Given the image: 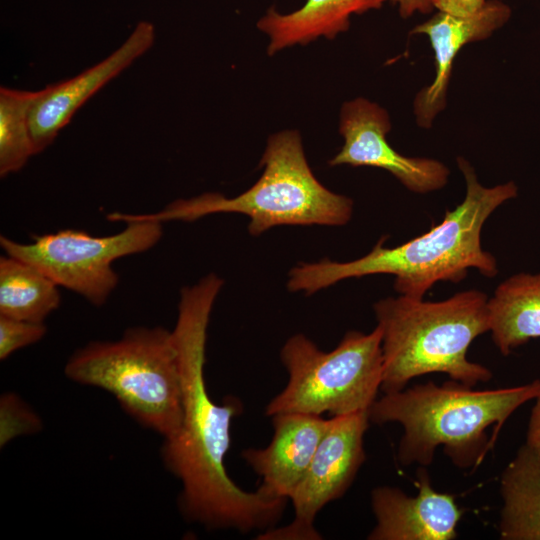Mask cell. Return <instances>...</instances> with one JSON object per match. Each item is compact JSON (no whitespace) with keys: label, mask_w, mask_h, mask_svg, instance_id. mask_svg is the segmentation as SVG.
Returning <instances> with one entry per match:
<instances>
[{"label":"cell","mask_w":540,"mask_h":540,"mask_svg":"<svg viewBox=\"0 0 540 540\" xmlns=\"http://www.w3.org/2000/svg\"><path fill=\"white\" fill-rule=\"evenodd\" d=\"M223 279L214 273L183 287L173 340L182 378V421L177 434L163 439L161 457L180 484L182 516L208 530L265 532L280 521L288 499L246 491L228 475L225 456L231 425L243 406L235 397L221 404L209 395L205 381L207 329Z\"/></svg>","instance_id":"6da1fadb"},{"label":"cell","mask_w":540,"mask_h":540,"mask_svg":"<svg viewBox=\"0 0 540 540\" xmlns=\"http://www.w3.org/2000/svg\"><path fill=\"white\" fill-rule=\"evenodd\" d=\"M457 164L466 195L455 209L446 211L440 224L395 247H386L381 238L369 253L353 261L299 263L289 272L288 289L312 295L345 279L389 274L395 277L399 295L422 299L435 283L459 282L471 268L494 277L497 261L482 248V228L501 204L517 196L518 187L513 181L485 187L465 158L458 157Z\"/></svg>","instance_id":"7a4b0ae2"},{"label":"cell","mask_w":540,"mask_h":540,"mask_svg":"<svg viewBox=\"0 0 540 540\" xmlns=\"http://www.w3.org/2000/svg\"><path fill=\"white\" fill-rule=\"evenodd\" d=\"M540 392V380L494 390H473L455 380L414 385L384 393L368 410L369 421L399 423L404 430L398 460L404 466L430 465L436 448L459 468L477 467L493 447L486 431L498 434L505 421Z\"/></svg>","instance_id":"3957f363"},{"label":"cell","mask_w":540,"mask_h":540,"mask_svg":"<svg viewBox=\"0 0 540 540\" xmlns=\"http://www.w3.org/2000/svg\"><path fill=\"white\" fill-rule=\"evenodd\" d=\"M488 299L481 291L467 290L436 302L404 295L376 302L381 391H401L411 379L435 372L469 387L489 381L491 371L467 358L473 340L490 329Z\"/></svg>","instance_id":"277c9868"},{"label":"cell","mask_w":540,"mask_h":540,"mask_svg":"<svg viewBox=\"0 0 540 540\" xmlns=\"http://www.w3.org/2000/svg\"><path fill=\"white\" fill-rule=\"evenodd\" d=\"M260 164V178L238 196L204 193L177 199L151 214L113 212L111 222L152 220L193 222L217 213H238L249 217L248 231L258 236L281 225L341 226L349 222L353 201L332 192L314 176L295 130L275 133L268 139Z\"/></svg>","instance_id":"5b68a950"},{"label":"cell","mask_w":540,"mask_h":540,"mask_svg":"<svg viewBox=\"0 0 540 540\" xmlns=\"http://www.w3.org/2000/svg\"><path fill=\"white\" fill-rule=\"evenodd\" d=\"M64 372L75 383L113 395L131 418L163 439L179 431L182 378L172 331L137 326L116 341L90 342L70 356Z\"/></svg>","instance_id":"8992f818"},{"label":"cell","mask_w":540,"mask_h":540,"mask_svg":"<svg viewBox=\"0 0 540 540\" xmlns=\"http://www.w3.org/2000/svg\"><path fill=\"white\" fill-rule=\"evenodd\" d=\"M288 373L286 386L265 407L278 413L331 417L367 412L381 390V330L347 332L330 351L321 350L304 334L291 336L280 351Z\"/></svg>","instance_id":"52a82bcc"},{"label":"cell","mask_w":540,"mask_h":540,"mask_svg":"<svg viewBox=\"0 0 540 540\" xmlns=\"http://www.w3.org/2000/svg\"><path fill=\"white\" fill-rule=\"evenodd\" d=\"M125 224V229L109 236L64 229L36 236L28 244L1 236L0 245L7 255L33 265L58 286L101 306L118 285L113 261L147 251L162 237L159 221L133 220Z\"/></svg>","instance_id":"ba28073f"},{"label":"cell","mask_w":540,"mask_h":540,"mask_svg":"<svg viewBox=\"0 0 540 540\" xmlns=\"http://www.w3.org/2000/svg\"><path fill=\"white\" fill-rule=\"evenodd\" d=\"M368 413L332 417L314 457L289 500L291 522L259 533V540H320L314 522L321 509L344 495L366 459L364 435Z\"/></svg>","instance_id":"9c48e42d"},{"label":"cell","mask_w":540,"mask_h":540,"mask_svg":"<svg viewBox=\"0 0 540 540\" xmlns=\"http://www.w3.org/2000/svg\"><path fill=\"white\" fill-rule=\"evenodd\" d=\"M390 130V116L377 103L361 97L346 101L339 121L344 144L329 165L381 168L416 193L443 188L448 182L449 168L436 159L400 154L386 138Z\"/></svg>","instance_id":"30bf717a"},{"label":"cell","mask_w":540,"mask_h":540,"mask_svg":"<svg viewBox=\"0 0 540 540\" xmlns=\"http://www.w3.org/2000/svg\"><path fill=\"white\" fill-rule=\"evenodd\" d=\"M154 40V25L140 21L128 38L105 59L72 78L39 90L30 112V128L36 153L47 148L76 111L100 88L148 51Z\"/></svg>","instance_id":"8fae6325"},{"label":"cell","mask_w":540,"mask_h":540,"mask_svg":"<svg viewBox=\"0 0 540 540\" xmlns=\"http://www.w3.org/2000/svg\"><path fill=\"white\" fill-rule=\"evenodd\" d=\"M512 14L500 0H486L476 12L454 16L438 11L426 22L415 26L412 34L426 35L434 51L435 77L415 96L413 112L416 123L430 128L436 116L446 107L453 62L467 44L489 38L503 27Z\"/></svg>","instance_id":"7c38bea8"},{"label":"cell","mask_w":540,"mask_h":540,"mask_svg":"<svg viewBox=\"0 0 540 540\" xmlns=\"http://www.w3.org/2000/svg\"><path fill=\"white\" fill-rule=\"evenodd\" d=\"M418 494L379 486L371 492L376 524L369 540H452L462 511L454 495L437 492L424 466L417 472Z\"/></svg>","instance_id":"4fadbf2b"},{"label":"cell","mask_w":540,"mask_h":540,"mask_svg":"<svg viewBox=\"0 0 540 540\" xmlns=\"http://www.w3.org/2000/svg\"><path fill=\"white\" fill-rule=\"evenodd\" d=\"M271 419L270 443L263 448H246L241 456L261 478L259 491L271 498L289 500L328 431L332 417L286 412L275 414Z\"/></svg>","instance_id":"5bb4252c"},{"label":"cell","mask_w":540,"mask_h":540,"mask_svg":"<svg viewBox=\"0 0 540 540\" xmlns=\"http://www.w3.org/2000/svg\"><path fill=\"white\" fill-rule=\"evenodd\" d=\"M392 0H306L297 10L280 13L274 7L258 20L257 28L269 39V55L320 37L333 39L350 27L352 15L379 9Z\"/></svg>","instance_id":"9a60e30c"},{"label":"cell","mask_w":540,"mask_h":540,"mask_svg":"<svg viewBox=\"0 0 540 540\" xmlns=\"http://www.w3.org/2000/svg\"><path fill=\"white\" fill-rule=\"evenodd\" d=\"M503 540H540V450L523 444L501 474Z\"/></svg>","instance_id":"2e32d148"},{"label":"cell","mask_w":540,"mask_h":540,"mask_svg":"<svg viewBox=\"0 0 540 540\" xmlns=\"http://www.w3.org/2000/svg\"><path fill=\"white\" fill-rule=\"evenodd\" d=\"M489 331L501 354L540 338V272L518 273L488 299Z\"/></svg>","instance_id":"e0dca14e"},{"label":"cell","mask_w":540,"mask_h":540,"mask_svg":"<svg viewBox=\"0 0 540 540\" xmlns=\"http://www.w3.org/2000/svg\"><path fill=\"white\" fill-rule=\"evenodd\" d=\"M61 302L58 285L33 265L0 258V315L43 323Z\"/></svg>","instance_id":"ac0fdd59"},{"label":"cell","mask_w":540,"mask_h":540,"mask_svg":"<svg viewBox=\"0 0 540 540\" xmlns=\"http://www.w3.org/2000/svg\"><path fill=\"white\" fill-rule=\"evenodd\" d=\"M38 91L0 88V176L19 171L36 153L30 112Z\"/></svg>","instance_id":"d6986e66"},{"label":"cell","mask_w":540,"mask_h":540,"mask_svg":"<svg viewBox=\"0 0 540 540\" xmlns=\"http://www.w3.org/2000/svg\"><path fill=\"white\" fill-rule=\"evenodd\" d=\"M0 424L1 447L18 435L33 434L42 429L37 414L13 392L1 396Z\"/></svg>","instance_id":"ffe728a7"},{"label":"cell","mask_w":540,"mask_h":540,"mask_svg":"<svg viewBox=\"0 0 540 540\" xmlns=\"http://www.w3.org/2000/svg\"><path fill=\"white\" fill-rule=\"evenodd\" d=\"M47 328L41 322H31L0 315V359L40 341Z\"/></svg>","instance_id":"44dd1931"},{"label":"cell","mask_w":540,"mask_h":540,"mask_svg":"<svg viewBox=\"0 0 540 540\" xmlns=\"http://www.w3.org/2000/svg\"><path fill=\"white\" fill-rule=\"evenodd\" d=\"M440 12L454 16H467L480 9L486 0H429Z\"/></svg>","instance_id":"7402d4cb"},{"label":"cell","mask_w":540,"mask_h":540,"mask_svg":"<svg viewBox=\"0 0 540 540\" xmlns=\"http://www.w3.org/2000/svg\"><path fill=\"white\" fill-rule=\"evenodd\" d=\"M534 400L535 404L530 413L525 443L540 450V392Z\"/></svg>","instance_id":"603a6c76"},{"label":"cell","mask_w":540,"mask_h":540,"mask_svg":"<svg viewBox=\"0 0 540 540\" xmlns=\"http://www.w3.org/2000/svg\"><path fill=\"white\" fill-rule=\"evenodd\" d=\"M398 5L399 14L403 18H408L415 13H430L434 7L429 0H392Z\"/></svg>","instance_id":"cb8c5ba5"}]
</instances>
